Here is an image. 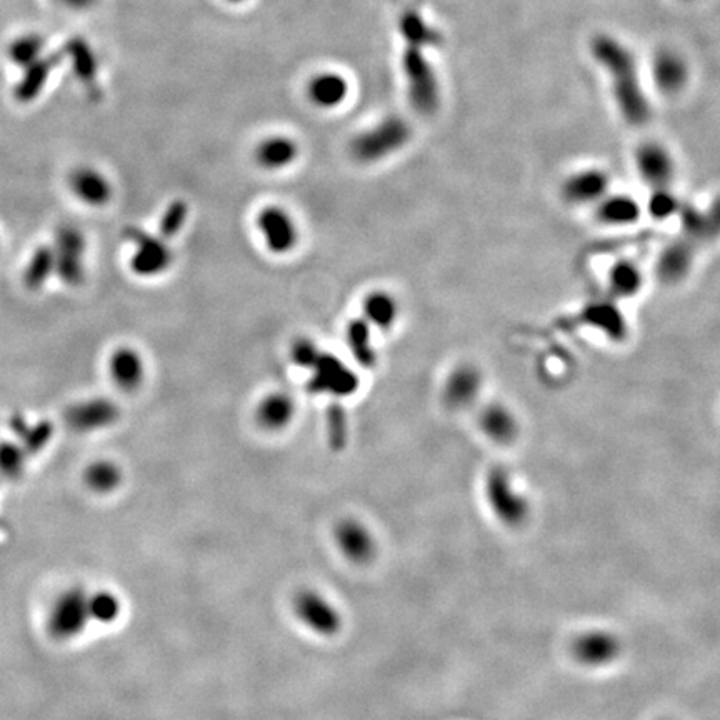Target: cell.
Listing matches in <instances>:
<instances>
[{
  "mask_svg": "<svg viewBox=\"0 0 720 720\" xmlns=\"http://www.w3.org/2000/svg\"><path fill=\"white\" fill-rule=\"evenodd\" d=\"M398 27L406 40L402 72L406 77L410 105L415 113L432 115L440 104V88L427 52L440 46L442 36L417 11L404 13Z\"/></svg>",
  "mask_w": 720,
  "mask_h": 720,
  "instance_id": "cell-1",
  "label": "cell"
},
{
  "mask_svg": "<svg viewBox=\"0 0 720 720\" xmlns=\"http://www.w3.org/2000/svg\"><path fill=\"white\" fill-rule=\"evenodd\" d=\"M590 49L599 65L607 72L624 121L632 127H644L650 121V104L637 74L632 52L608 34L596 36Z\"/></svg>",
  "mask_w": 720,
  "mask_h": 720,
  "instance_id": "cell-2",
  "label": "cell"
},
{
  "mask_svg": "<svg viewBox=\"0 0 720 720\" xmlns=\"http://www.w3.org/2000/svg\"><path fill=\"white\" fill-rule=\"evenodd\" d=\"M412 129L406 119L389 115L379 124L359 132L350 140V157L362 165H373L398 154L409 144Z\"/></svg>",
  "mask_w": 720,
  "mask_h": 720,
  "instance_id": "cell-3",
  "label": "cell"
},
{
  "mask_svg": "<svg viewBox=\"0 0 720 720\" xmlns=\"http://www.w3.org/2000/svg\"><path fill=\"white\" fill-rule=\"evenodd\" d=\"M122 236L134 247L129 259V269L137 277L154 279L172 267L174 250L162 237L150 234L138 225H127Z\"/></svg>",
  "mask_w": 720,
  "mask_h": 720,
  "instance_id": "cell-4",
  "label": "cell"
},
{
  "mask_svg": "<svg viewBox=\"0 0 720 720\" xmlns=\"http://www.w3.org/2000/svg\"><path fill=\"white\" fill-rule=\"evenodd\" d=\"M55 275L65 286L79 287L86 280L88 240L84 232L72 224L61 225L55 230L54 242Z\"/></svg>",
  "mask_w": 720,
  "mask_h": 720,
  "instance_id": "cell-5",
  "label": "cell"
},
{
  "mask_svg": "<svg viewBox=\"0 0 720 720\" xmlns=\"http://www.w3.org/2000/svg\"><path fill=\"white\" fill-rule=\"evenodd\" d=\"M88 594L84 589H69L55 599L47 619V631L55 640H72L88 629Z\"/></svg>",
  "mask_w": 720,
  "mask_h": 720,
  "instance_id": "cell-6",
  "label": "cell"
},
{
  "mask_svg": "<svg viewBox=\"0 0 720 720\" xmlns=\"http://www.w3.org/2000/svg\"><path fill=\"white\" fill-rule=\"evenodd\" d=\"M311 373L306 389L314 396H331L339 400L350 398L359 389L357 373L329 352H321Z\"/></svg>",
  "mask_w": 720,
  "mask_h": 720,
  "instance_id": "cell-7",
  "label": "cell"
},
{
  "mask_svg": "<svg viewBox=\"0 0 720 720\" xmlns=\"http://www.w3.org/2000/svg\"><path fill=\"white\" fill-rule=\"evenodd\" d=\"M255 225L264 246L273 255H289L297 248L300 240L298 225L284 207L275 204L262 207L257 212Z\"/></svg>",
  "mask_w": 720,
  "mask_h": 720,
  "instance_id": "cell-8",
  "label": "cell"
},
{
  "mask_svg": "<svg viewBox=\"0 0 720 720\" xmlns=\"http://www.w3.org/2000/svg\"><path fill=\"white\" fill-rule=\"evenodd\" d=\"M485 492H487V500H489L490 507L496 512L497 517L506 525L515 527L527 519L529 504L515 490L512 479H510V473L506 469L496 467L489 473L487 482H485Z\"/></svg>",
  "mask_w": 720,
  "mask_h": 720,
  "instance_id": "cell-9",
  "label": "cell"
},
{
  "mask_svg": "<svg viewBox=\"0 0 720 720\" xmlns=\"http://www.w3.org/2000/svg\"><path fill=\"white\" fill-rule=\"evenodd\" d=\"M294 610L298 621L317 635L332 637L342 629L339 608L317 590H300L294 600Z\"/></svg>",
  "mask_w": 720,
  "mask_h": 720,
  "instance_id": "cell-10",
  "label": "cell"
},
{
  "mask_svg": "<svg viewBox=\"0 0 720 720\" xmlns=\"http://www.w3.org/2000/svg\"><path fill=\"white\" fill-rule=\"evenodd\" d=\"M121 417L119 406L111 398H96L80 400L65 410V423L80 434L109 429Z\"/></svg>",
  "mask_w": 720,
  "mask_h": 720,
  "instance_id": "cell-11",
  "label": "cell"
},
{
  "mask_svg": "<svg viewBox=\"0 0 720 720\" xmlns=\"http://www.w3.org/2000/svg\"><path fill=\"white\" fill-rule=\"evenodd\" d=\"M633 162L639 177L650 188L671 187L675 177V162L666 146L654 140L644 142L635 150Z\"/></svg>",
  "mask_w": 720,
  "mask_h": 720,
  "instance_id": "cell-12",
  "label": "cell"
},
{
  "mask_svg": "<svg viewBox=\"0 0 720 720\" xmlns=\"http://www.w3.org/2000/svg\"><path fill=\"white\" fill-rule=\"evenodd\" d=\"M69 188L75 199L94 209L109 205L113 197L111 179L92 165L75 167L69 175Z\"/></svg>",
  "mask_w": 720,
  "mask_h": 720,
  "instance_id": "cell-13",
  "label": "cell"
},
{
  "mask_svg": "<svg viewBox=\"0 0 720 720\" xmlns=\"http://www.w3.org/2000/svg\"><path fill=\"white\" fill-rule=\"evenodd\" d=\"M610 187L607 172L600 169H582L569 175L562 184V197L572 205H587L606 197Z\"/></svg>",
  "mask_w": 720,
  "mask_h": 720,
  "instance_id": "cell-14",
  "label": "cell"
},
{
  "mask_svg": "<svg viewBox=\"0 0 720 720\" xmlns=\"http://www.w3.org/2000/svg\"><path fill=\"white\" fill-rule=\"evenodd\" d=\"M482 390V373L471 364L452 369L444 382V402L450 409L471 407Z\"/></svg>",
  "mask_w": 720,
  "mask_h": 720,
  "instance_id": "cell-15",
  "label": "cell"
},
{
  "mask_svg": "<svg viewBox=\"0 0 720 720\" xmlns=\"http://www.w3.org/2000/svg\"><path fill=\"white\" fill-rule=\"evenodd\" d=\"M109 373L119 390L132 394L146 381V362L137 348L122 346L109 357Z\"/></svg>",
  "mask_w": 720,
  "mask_h": 720,
  "instance_id": "cell-16",
  "label": "cell"
},
{
  "mask_svg": "<svg viewBox=\"0 0 720 720\" xmlns=\"http://www.w3.org/2000/svg\"><path fill=\"white\" fill-rule=\"evenodd\" d=\"M336 542L344 557L356 564H365L375 554V540L371 531L362 522L354 519L337 525Z\"/></svg>",
  "mask_w": 720,
  "mask_h": 720,
  "instance_id": "cell-17",
  "label": "cell"
},
{
  "mask_svg": "<svg viewBox=\"0 0 720 720\" xmlns=\"http://www.w3.org/2000/svg\"><path fill=\"white\" fill-rule=\"evenodd\" d=\"M300 155L297 140L289 136H271L262 138L257 144L254 159L255 163L267 172H279L290 167Z\"/></svg>",
  "mask_w": 720,
  "mask_h": 720,
  "instance_id": "cell-18",
  "label": "cell"
},
{
  "mask_svg": "<svg viewBox=\"0 0 720 720\" xmlns=\"http://www.w3.org/2000/svg\"><path fill=\"white\" fill-rule=\"evenodd\" d=\"M694 264V246L692 239L674 240L658 255L657 275L664 284H677Z\"/></svg>",
  "mask_w": 720,
  "mask_h": 720,
  "instance_id": "cell-19",
  "label": "cell"
},
{
  "mask_svg": "<svg viewBox=\"0 0 720 720\" xmlns=\"http://www.w3.org/2000/svg\"><path fill=\"white\" fill-rule=\"evenodd\" d=\"M621 652V644L617 637L604 631H594V632L582 633L575 644H573V654L585 666H606L617 658Z\"/></svg>",
  "mask_w": 720,
  "mask_h": 720,
  "instance_id": "cell-20",
  "label": "cell"
},
{
  "mask_svg": "<svg viewBox=\"0 0 720 720\" xmlns=\"http://www.w3.org/2000/svg\"><path fill=\"white\" fill-rule=\"evenodd\" d=\"M296 417V402L286 392H271L262 398L255 409V421L264 431L280 432Z\"/></svg>",
  "mask_w": 720,
  "mask_h": 720,
  "instance_id": "cell-21",
  "label": "cell"
},
{
  "mask_svg": "<svg viewBox=\"0 0 720 720\" xmlns=\"http://www.w3.org/2000/svg\"><path fill=\"white\" fill-rule=\"evenodd\" d=\"M642 207L632 196L607 194L596 204V217L600 224L610 227L632 225L640 219Z\"/></svg>",
  "mask_w": 720,
  "mask_h": 720,
  "instance_id": "cell-22",
  "label": "cell"
},
{
  "mask_svg": "<svg viewBox=\"0 0 720 720\" xmlns=\"http://www.w3.org/2000/svg\"><path fill=\"white\" fill-rule=\"evenodd\" d=\"M59 63H61V54H54L47 57L42 55V57H38V61L22 67L24 75H22L21 82L13 88L15 99L22 104H29V102L38 99V96L42 94V90L47 86L52 71Z\"/></svg>",
  "mask_w": 720,
  "mask_h": 720,
  "instance_id": "cell-23",
  "label": "cell"
},
{
  "mask_svg": "<svg viewBox=\"0 0 720 720\" xmlns=\"http://www.w3.org/2000/svg\"><path fill=\"white\" fill-rule=\"evenodd\" d=\"M652 74H654V80L657 84V88L667 96L671 94H679L689 79V69L687 63L681 57V54L674 52V50H662L658 52L654 59V67H652Z\"/></svg>",
  "mask_w": 720,
  "mask_h": 720,
  "instance_id": "cell-24",
  "label": "cell"
},
{
  "mask_svg": "<svg viewBox=\"0 0 720 720\" xmlns=\"http://www.w3.org/2000/svg\"><path fill=\"white\" fill-rule=\"evenodd\" d=\"M309 100L319 109H336L342 105L348 96V82L344 75L337 72H322L312 77L307 88Z\"/></svg>",
  "mask_w": 720,
  "mask_h": 720,
  "instance_id": "cell-25",
  "label": "cell"
},
{
  "mask_svg": "<svg viewBox=\"0 0 720 720\" xmlns=\"http://www.w3.org/2000/svg\"><path fill=\"white\" fill-rule=\"evenodd\" d=\"M582 321L592 329L600 331L612 340H621L627 334V323L614 302L597 300L585 306Z\"/></svg>",
  "mask_w": 720,
  "mask_h": 720,
  "instance_id": "cell-26",
  "label": "cell"
},
{
  "mask_svg": "<svg viewBox=\"0 0 720 720\" xmlns=\"http://www.w3.org/2000/svg\"><path fill=\"white\" fill-rule=\"evenodd\" d=\"M362 319L373 329L389 332L398 322V300L385 290L369 292L362 300Z\"/></svg>",
  "mask_w": 720,
  "mask_h": 720,
  "instance_id": "cell-27",
  "label": "cell"
},
{
  "mask_svg": "<svg viewBox=\"0 0 720 720\" xmlns=\"http://www.w3.org/2000/svg\"><path fill=\"white\" fill-rule=\"evenodd\" d=\"M63 54L71 59L72 71L77 75V79L94 92V96L99 94L97 88V74H99V63L96 57V52L88 46L84 38H71L63 46Z\"/></svg>",
  "mask_w": 720,
  "mask_h": 720,
  "instance_id": "cell-28",
  "label": "cell"
},
{
  "mask_svg": "<svg viewBox=\"0 0 720 720\" xmlns=\"http://www.w3.org/2000/svg\"><path fill=\"white\" fill-rule=\"evenodd\" d=\"M481 429L497 444H509L519 432L515 415L502 404H490L481 414Z\"/></svg>",
  "mask_w": 720,
  "mask_h": 720,
  "instance_id": "cell-29",
  "label": "cell"
},
{
  "mask_svg": "<svg viewBox=\"0 0 720 720\" xmlns=\"http://www.w3.org/2000/svg\"><path fill=\"white\" fill-rule=\"evenodd\" d=\"M607 286L612 297H635L644 287V275L635 262L622 259L610 265Z\"/></svg>",
  "mask_w": 720,
  "mask_h": 720,
  "instance_id": "cell-30",
  "label": "cell"
},
{
  "mask_svg": "<svg viewBox=\"0 0 720 720\" xmlns=\"http://www.w3.org/2000/svg\"><path fill=\"white\" fill-rule=\"evenodd\" d=\"M346 342L352 357L364 369H373L377 365V352L373 347V327L362 317L347 323Z\"/></svg>",
  "mask_w": 720,
  "mask_h": 720,
  "instance_id": "cell-31",
  "label": "cell"
},
{
  "mask_svg": "<svg viewBox=\"0 0 720 720\" xmlns=\"http://www.w3.org/2000/svg\"><path fill=\"white\" fill-rule=\"evenodd\" d=\"M11 429L21 440V446L27 454L40 452L49 444L50 439L54 435V425L49 421L29 423L25 421L24 415H21V414H13L11 417Z\"/></svg>",
  "mask_w": 720,
  "mask_h": 720,
  "instance_id": "cell-32",
  "label": "cell"
},
{
  "mask_svg": "<svg viewBox=\"0 0 720 720\" xmlns=\"http://www.w3.org/2000/svg\"><path fill=\"white\" fill-rule=\"evenodd\" d=\"M55 273V257L52 246H38L25 265L22 282L29 290H40Z\"/></svg>",
  "mask_w": 720,
  "mask_h": 720,
  "instance_id": "cell-33",
  "label": "cell"
},
{
  "mask_svg": "<svg viewBox=\"0 0 720 720\" xmlns=\"http://www.w3.org/2000/svg\"><path fill=\"white\" fill-rule=\"evenodd\" d=\"M122 482V471L111 460H97L86 471V484L99 494H109Z\"/></svg>",
  "mask_w": 720,
  "mask_h": 720,
  "instance_id": "cell-34",
  "label": "cell"
},
{
  "mask_svg": "<svg viewBox=\"0 0 720 720\" xmlns=\"http://www.w3.org/2000/svg\"><path fill=\"white\" fill-rule=\"evenodd\" d=\"M122 602L109 590H97L88 594V614L90 621L97 624H113L121 617Z\"/></svg>",
  "mask_w": 720,
  "mask_h": 720,
  "instance_id": "cell-35",
  "label": "cell"
},
{
  "mask_svg": "<svg viewBox=\"0 0 720 720\" xmlns=\"http://www.w3.org/2000/svg\"><path fill=\"white\" fill-rule=\"evenodd\" d=\"M188 204L184 199H174L169 202V205L162 212L161 219H159V229H157V236L162 237L163 240H171L174 237L179 236L187 224L188 219Z\"/></svg>",
  "mask_w": 720,
  "mask_h": 720,
  "instance_id": "cell-36",
  "label": "cell"
},
{
  "mask_svg": "<svg viewBox=\"0 0 720 720\" xmlns=\"http://www.w3.org/2000/svg\"><path fill=\"white\" fill-rule=\"evenodd\" d=\"M44 49H46L44 38L29 34V36H22V38L13 40L9 47V57L13 59V63L25 67V65L38 61V57H42Z\"/></svg>",
  "mask_w": 720,
  "mask_h": 720,
  "instance_id": "cell-37",
  "label": "cell"
},
{
  "mask_svg": "<svg viewBox=\"0 0 720 720\" xmlns=\"http://www.w3.org/2000/svg\"><path fill=\"white\" fill-rule=\"evenodd\" d=\"M327 435L331 448L336 450L346 448L348 437L347 414L339 402H332L327 409Z\"/></svg>",
  "mask_w": 720,
  "mask_h": 720,
  "instance_id": "cell-38",
  "label": "cell"
},
{
  "mask_svg": "<svg viewBox=\"0 0 720 720\" xmlns=\"http://www.w3.org/2000/svg\"><path fill=\"white\" fill-rule=\"evenodd\" d=\"M27 452L15 442H0V475L5 479H19L25 469Z\"/></svg>",
  "mask_w": 720,
  "mask_h": 720,
  "instance_id": "cell-39",
  "label": "cell"
},
{
  "mask_svg": "<svg viewBox=\"0 0 720 720\" xmlns=\"http://www.w3.org/2000/svg\"><path fill=\"white\" fill-rule=\"evenodd\" d=\"M647 211L654 219H669L677 211H681V204L671 192V187L652 188V194L647 202Z\"/></svg>",
  "mask_w": 720,
  "mask_h": 720,
  "instance_id": "cell-40",
  "label": "cell"
},
{
  "mask_svg": "<svg viewBox=\"0 0 720 720\" xmlns=\"http://www.w3.org/2000/svg\"><path fill=\"white\" fill-rule=\"evenodd\" d=\"M321 352H322V348H319V346L309 337H297L289 348V357L294 365H297L298 369L311 371L315 360L319 359Z\"/></svg>",
  "mask_w": 720,
  "mask_h": 720,
  "instance_id": "cell-41",
  "label": "cell"
},
{
  "mask_svg": "<svg viewBox=\"0 0 720 720\" xmlns=\"http://www.w3.org/2000/svg\"><path fill=\"white\" fill-rule=\"evenodd\" d=\"M59 2L72 11H86L96 4V0H59Z\"/></svg>",
  "mask_w": 720,
  "mask_h": 720,
  "instance_id": "cell-42",
  "label": "cell"
},
{
  "mask_svg": "<svg viewBox=\"0 0 720 720\" xmlns=\"http://www.w3.org/2000/svg\"><path fill=\"white\" fill-rule=\"evenodd\" d=\"M227 2H230V4H240V2H246V0H227Z\"/></svg>",
  "mask_w": 720,
  "mask_h": 720,
  "instance_id": "cell-43",
  "label": "cell"
}]
</instances>
